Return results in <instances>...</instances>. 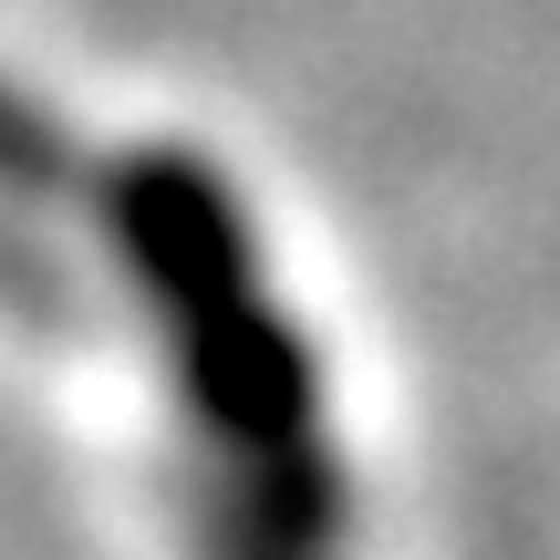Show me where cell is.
Here are the masks:
<instances>
[{"instance_id":"6da1fadb","label":"cell","mask_w":560,"mask_h":560,"mask_svg":"<svg viewBox=\"0 0 560 560\" xmlns=\"http://www.w3.org/2000/svg\"><path fill=\"white\" fill-rule=\"evenodd\" d=\"M104 229H115L125 270L166 332L177 395L208 436V478L240 488L249 509H270L291 540L332 550L342 478H332V436H322L312 342L260 291L240 198L198 156H125L104 177Z\"/></svg>"},{"instance_id":"7a4b0ae2","label":"cell","mask_w":560,"mask_h":560,"mask_svg":"<svg viewBox=\"0 0 560 560\" xmlns=\"http://www.w3.org/2000/svg\"><path fill=\"white\" fill-rule=\"evenodd\" d=\"M62 187H73V156H62V136L11 94V83H0V198L42 208V198H62Z\"/></svg>"},{"instance_id":"3957f363","label":"cell","mask_w":560,"mask_h":560,"mask_svg":"<svg viewBox=\"0 0 560 560\" xmlns=\"http://www.w3.org/2000/svg\"><path fill=\"white\" fill-rule=\"evenodd\" d=\"M198 560H322V550L291 540V529H280L270 509H249L240 488L208 478V488H198Z\"/></svg>"}]
</instances>
